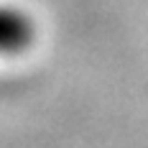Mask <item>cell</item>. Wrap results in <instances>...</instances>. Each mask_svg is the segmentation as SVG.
<instances>
[{
    "instance_id": "6da1fadb",
    "label": "cell",
    "mask_w": 148,
    "mask_h": 148,
    "mask_svg": "<svg viewBox=\"0 0 148 148\" xmlns=\"http://www.w3.org/2000/svg\"><path fill=\"white\" fill-rule=\"evenodd\" d=\"M33 41V26L15 8H0V54H21Z\"/></svg>"
}]
</instances>
